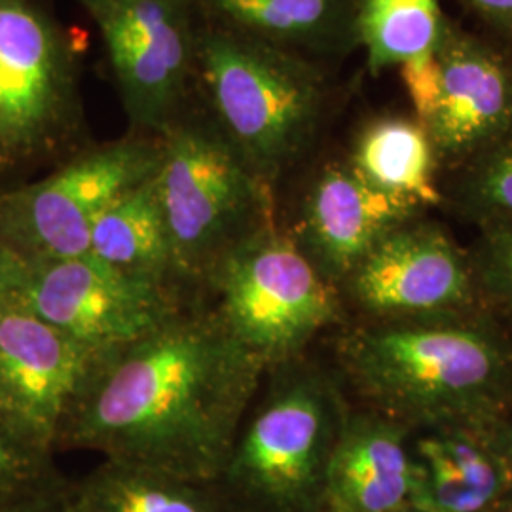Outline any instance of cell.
Masks as SVG:
<instances>
[{
	"label": "cell",
	"mask_w": 512,
	"mask_h": 512,
	"mask_svg": "<svg viewBox=\"0 0 512 512\" xmlns=\"http://www.w3.org/2000/svg\"><path fill=\"white\" fill-rule=\"evenodd\" d=\"M266 372L213 310L183 308L103 355L61 446L215 484Z\"/></svg>",
	"instance_id": "obj_1"
},
{
	"label": "cell",
	"mask_w": 512,
	"mask_h": 512,
	"mask_svg": "<svg viewBox=\"0 0 512 512\" xmlns=\"http://www.w3.org/2000/svg\"><path fill=\"white\" fill-rule=\"evenodd\" d=\"M340 361L351 384L399 421L488 423L512 403L511 346L463 313L353 330Z\"/></svg>",
	"instance_id": "obj_2"
},
{
	"label": "cell",
	"mask_w": 512,
	"mask_h": 512,
	"mask_svg": "<svg viewBox=\"0 0 512 512\" xmlns=\"http://www.w3.org/2000/svg\"><path fill=\"white\" fill-rule=\"evenodd\" d=\"M217 478L236 512H319L348 408L327 372L298 359L274 366Z\"/></svg>",
	"instance_id": "obj_3"
},
{
	"label": "cell",
	"mask_w": 512,
	"mask_h": 512,
	"mask_svg": "<svg viewBox=\"0 0 512 512\" xmlns=\"http://www.w3.org/2000/svg\"><path fill=\"white\" fill-rule=\"evenodd\" d=\"M196 82L209 122L270 186L310 145L325 110V80L311 63L219 25L200 33Z\"/></svg>",
	"instance_id": "obj_4"
},
{
	"label": "cell",
	"mask_w": 512,
	"mask_h": 512,
	"mask_svg": "<svg viewBox=\"0 0 512 512\" xmlns=\"http://www.w3.org/2000/svg\"><path fill=\"white\" fill-rule=\"evenodd\" d=\"M156 173L184 289L207 283L239 241L272 219L270 184L209 120L181 118L165 131Z\"/></svg>",
	"instance_id": "obj_5"
},
{
	"label": "cell",
	"mask_w": 512,
	"mask_h": 512,
	"mask_svg": "<svg viewBox=\"0 0 512 512\" xmlns=\"http://www.w3.org/2000/svg\"><path fill=\"white\" fill-rule=\"evenodd\" d=\"M205 287L220 323L268 370L298 359L342 306L340 289L272 219L224 255Z\"/></svg>",
	"instance_id": "obj_6"
},
{
	"label": "cell",
	"mask_w": 512,
	"mask_h": 512,
	"mask_svg": "<svg viewBox=\"0 0 512 512\" xmlns=\"http://www.w3.org/2000/svg\"><path fill=\"white\" fill-rule=\"evenodd\" d=\"M82 124L71 40L42 0H0V175L44 162Z\"/></svg>",
	"instance_id": "obj_7"
},
{
	"label": "cell",
	"mask_w": 512,
	"mask_h": 512,
	"mask_svg": "<svg viewBox=\"0 0 512 512\" xmlns=\"http://www.w3.org/2000/svg\"><path fill=\"white\" fill-rule=\"evenodd\" d=\"M162 139L133 135L86 148L35 183L0 192V243L23 258L88 253L112 203L158 173Z\"/></svg>",
	"instance_id": "obj_8"
},
{
	"label": "cell",
	"mask_w": 512,
	"mask_h": 512,
	"mask_svg": "<svg viewBox=\"0 0 512 512\" xmlns=\"http://www.w3.org/2000/svg\"><path fill=\"white\" fill-rule=\"evenodd\" d=\"M95 21L133 128L162 137L196 82V0H76Z\"/></svg>",
	"instance_id": "obj_9"
},
{
	"label": "cell",
	"mask_w": 512,
	"mask_h": 512,
	"mask_svg": "<svg viewBox=\"0 0 512 512\" xmlns=\"http://www.w3.org/2000/svg\"><path fill=\"white\" fill-rule=\"evenodd\" d=\"M16 300L48 325L101 351L145 336L186 308L179 289L124 274L92 253L25 258Z\"/></svg>",
	"instance_id": "obj_10"
},
{
	"label": "cell",
	"mask_w": 512,
	"mask_h": 512,
	"mask_svg": "<svg viewBox=\"0 0 512 512\" xmlns=\"http://www.w3.org/2000/svg\"><path fill=\"white\" fill-rule=\"evenodd\" d=\"M105 353L14 300L0 315V421L27 444L54 454Z\"/></svg>",
	"instance_id": "obj_11"
},
{
	"label": "cell",
	"mask_w": 512,
	"mask_h": 512,
	"mask_svg": "<svg viewBox=\"0 0 512 512\" xmlns=\"http://www.w3.org/2000/svg\"><path fill=\"white\" fill-rule=\"evenodd\" d=\"M351 300L380 319L454 315L473 304L471 264L437 226L389 232L342 285Z\"/></svg>",
	"instance_id": "obj_12"
},
{
	"label": "cell",
	"mask_w": 512,
	"mask_h": 512,
	"mask_svg": "<svg viewBox=\"0 0 512 512\" xmlns=\"http://www.w3.org/2000/svg\"><path fill=\"white\" fill-rule=\"evenodd\" d=\"M418 207L366 183L349 162L330 164L311 183L293 236L313 266L342 289L365 256Z\"/></svg>",
	"instance_id": "obj_13"
},
{
	"label": "cell",
	"mask_w": 512,
	"mask_h": 512,
	"mask_svg": "<svg viewBox=\"0 0 512 512\" xmlns=\"http://www.w3.org/2000/svg\"><path fill=\"white\" fill-rule=\"evenodd\" d=\"M416 476L403 421L348 412L330 454L319 512L403 511Z\"/></svg>",
	"instance_id": "obj_14"
},
{
	"label": "cell",
	"mask_w": 512,
	"mask_h": 512,
	"mask_svg": "<svg viewBox=\"0 0 512 512\" xmlns=\"http://www.w3.org/2000/svg\"><path fill=\"white\" fill-rule=\"evenodd\" d=\"M439 57L442 92L425 129L442 156L475 154L512 124L511 74L471 38H442Z\"/></svg>",
	"instance_id": "obj_15"
},
{
	"label": "cell",
	"mask_w": 512,
	"mask_h": 512,
	"mask_svg": "<svg viewBox=\"0 0 512 512\" xmlns=\"http://www.w3.org/2000/svg\"><path fill=\"white\" fill-rule=\"evenodd\" d=\"M416 440V512H482L505 488V459L484 423H439Z\"/></svg>",
	"instance_id": "obj_16"
},
{
	"label": "cell",
	"mask_w": 512,
	"mask_h": 512,
	"mask_svg": "<svg viewBox=\"0 0 512 512\" xmlns=\"http://www.w3.org/2000/svg\"><path fill=\"white\" fill-rule=\"evenodd\" d=\"M88 253L124 274L184 293L175 272L156 175L126 192L99 217Z\"/></svg>",
	"instance_id": "obj_17"
},
{
	"label": "cell",
	"mask_w": 512,
	"mask_h": 512,
	"mask_svg": "<svg viewBox=\"0 0 512 512\" xmlns=\"http://www.w3.org/2000/svg\"><path fill=\"white\" fill-rule=\"evenodd\" d=\"M219 27L285 50H325L355 33L351 0H196Z\"/></svg>",
	"instance_id": "obj_18"
},
{
	"label": "cell",
	"mask_w": 512,
	"mask_h": 512,
	"mask_svg": "<svg viewBox=\"0 0 512 512\" xmlns=\"http://www.w3.org/2000/svg\"><path fill=\"white\" fill-rule=\"evenodd\" d=\"M67 497L78 512H236L217 484L107 459Z\"/></svg>",
	"instance_id": "obj_19"
},
{
	"label": "cell",
	"mask_w": 512,
	"mask_h": 512,
	"mask_svg": "<svg viewBox=\"0 0 512 512\" xmlns=\"http://www.w3.org/2000/svg\"><path fill=\"white\" fill-rule=\"evenodd\" d=\"M435 148L420 122L376 120L359 135L349 165L366 183L423 205L439 202L433 181Z\"/></svg>",
	"instance_id": "obj_20"
},
{
	"label": "cell",
	"mask_w": 512,
	"mask_h": 512,
	"mask_svg": "<svg viewBox=\"0 0 512 512\" xmlns=\"http://www.w3.org/2000/svg\"><path fill=\"white\" fill-rule=\"evenodd\" d=\"M355 35L365 44L372 73L401 65L439 46V0H359Z\"/></svg>",
	"instance_id": "obj_21"
},
{
	"label": "cell",
	"mask_w": 512,
	"mask_h": 512,
	"mask_svg": "<svg viewBox=\"0 0 512 512\" xmlns=\"http://www.w3.org/2000/svg\"><path fill=\"white\" fill-rule=\"evenodd\" d=\"M461 200L486 224L512 222V124L473 154Z\"/></svg>",
	"instance_id": "obj_22"
},
{
	"label": "cell",
	"mask_w": 512,
	"mask_h": 512,
	"mask_svg": "<svg viewBox=\"0 0 512 512\" xmlns=\"http://www.w3.org/2000/svg\"><path fill=\"white\" fill-rule=\"evenodd\" d=\"M67 488L54 454L19 439L0 421V509Z\"/></svg>",
	"instance_id": "obj_23"
},
{
	"label": "cell",
	"mask_w": 512,
	"mask_h": 512,
	"mask_svg": "<svg viewBox=\"0 0 512 512\" xmlns=\"http://www.w3.org/2000/svg\"><path fill=\"white\" fill-rule=\"evenodd\" d=\"M469 264L476 291L512 317V222L486 224Z\"/></svg>",
	"instance_id": "obj_24"
},
{
	"label": "cell",
	"mask_w": 512,
	"mask_h": 512,
	"mask_svg": "<svg viewBox=\"0 0 512 512\" xmlns=\"http://www.w3.org/2000/svg\"><path fill=\"white\" fill-rule=\"evenodd\" d=\"M401 78L418 122L423 128H427L433 114L437 112L442 92L439 46L425 50L401 63Z\"/></svg>",
	"instance_id": "obj_25"
},
{
	"label": "cell",
	"mask_w": 512,
	"mask_h": 512,
	"mask_svg": "<svg viewBox=\"0 0 512 512\" xmlns=\"http://www.w3.org/2000/svg\"><path fill=\"white\" fill-rule=\"evenodd\" d=\"M25 258L0 243V315L10 308L18 296Z\"/></svg>",
	"instance_id": "obj_26"
},
{
	"label": "cell",
	"mask_w": 512,
	"mask_h": 512,
	"mask_svg": "<svg viewBox=\"0 0 512 512\" xmlns=\"http://www.w3.org/2000/svg\"><path fill=\"white\" fill-rule=\"evenodd\" d=\"M484 427L501 458L512 459V403Z\"/></svg>",
	"instance_id": "obj_27"
},
{
	"label": "cell",
	"mask_w": 512,
	"mask_h": 512,
	"mask_svg": "<svg viewBox=\"0 0 512 512\" xmlns=\"http://www.w3.org/2000/svg\"><path fill=\"white\" fill-rule=\"evenodd\" d=\"M67 490H69V484H67V488L54 492V494L40 495V497L23 501V503H18V505L2 507L0 512H59Z\"/></svg>",
	"instance_id": "obj_28"
},
{
	"label": "cell",
	"mask_w": 512,
	"mask_h": 512,
	"mask_svg": "<svg viewBox=\"0 0 512 512\" xmlns=\"http://www.w3.org/2000/svg\"><path fill=\"white\" fill-rule=\"evenodd\" d=\"M476 10L490 18L512 21V0H469Z\"/></svg>",
	"instance_id": "obj_29"
},
{
	"label": "cell",
	"mask_w": 512,
	"mask_h": 512,
	"mask_svg": "<svg viewBox=\"0 0 512 512\" xmlns=\"http://www.w3.org/2000/svg\"><path fill=\"white\" fill-rule=\"evenodd\" d=\"M69 492V490H67ZM59 512H78L74 509L73 505H71V501H69V497L65 494V499H63V503H61V509Z\"/></svg>",
	"instance_id": "obj_30"
},
{
	"label": "cell",
	"mask_w": 512,
	"mask_h": 512,
	"mask_svg": "<svg viewBox=\"0 0 512 512\" xmlns=\"http://www.w3.org/2000/svg\"><path fill=\"white\" fill-rule=\"evenodd\" d=\"M507 512H512V505H511V507H509V511H507Z\"/></svg>",
	"instance_id": "obj_31"
},
{
	"label": "cell",
	"mask_w": 512,
	"mask_h": 512,
	"mask_svg": "<svg viewBox=\"0 0 512 512\" xmlns=\"http://www.w3.org/2000/svg\"><path fill=\"white\" fill-rule=\"evenodd\" d=\"M399 512H403V511H399Z\"/></svg>",
	"instance_id": "obj_32"
}]
</instances>
